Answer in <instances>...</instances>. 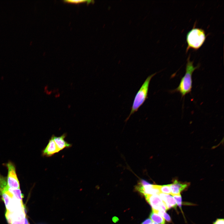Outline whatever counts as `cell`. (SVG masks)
<instances>
[{
  "label": "cell",
  "mask_w": 224,
  "mask_h": 224,
  "mask_svg": "<svg viewBox=\"0 0 224 224\" xmlns=\"http://www.w3.org/2000/svg\"><path fill=\"white\" fill-rule=\"evenodd\" d=\"M144 196L147 201L152 207V211H166L168 210L165 204L158 195H146Z\"/></svg>",
  "instance_id": "obj_6"
},
{
  "label": "cell",
  "mask_w": 224,
  "mask_h": 224,
  "mask_svg": "<svg viewBox=\"0 0 224 224\" xmlns=\"http://www.w3.org/2000/svg\"><path fill=\"white\" fill-rule=\"evenodd\" d=\"M59 152L52 136L49 139L47 145L42 151V154L43 156L49 157Z\"/></svg>",
  "instance_id": "obj_8"
},
{
  "label": "cell",
  "mask_w": 224,
  "mask_h": 224,
  "mask_svg": "<svg viewBox=\"0 0 224 224\" xmlns=\"http://www.w3.org/2000/svg\"><path fill=\"white\" fill-rule=\"evenodd\" d=\"M5 216L9 224H24L26 217L24 207L12 212L6 211Z\"/></svg>",
  "instance_id": "obj_5"
},
{
  "label": "cell",
  "mask_w": 224,
  "mask_h": 224,
  "mask_svg": "<svg viewBox=\"0 0 224 224\" xmlns=\"http://www.w3.org/2000/svg\"><path fill=\"white\" fill-rule=\"evenodd\" d=\"M195 24L196 22L186 35V53L190 49L196 50L198 49L203 44L206 38L205 30L201 28L196 27Z\"/></svg>",
  "instance_id": "obj_2"
},
{
  "label": "cell",
  "mask_w": 224,
  "mask_h": 224,
  "mask_svg": "<svg viewBox=\"0 0 224 224\" xmlns=\"http://www.w3.org/2000/svg\"><path fill=\"white\" fill-rule=\"evenodd\" d=\"M189 185V183H183L175 180L173 183L169 184L170 187L172 195H178L186 189Z\"/></svg>",
  "instance_id": "obj_10"
},
{
  "label": "cell",
  "mask_w": 224,
  "mask_h": 224,
  "mask_svg": "<svg viewBox=\"0 0 224 224\" xmlns=\"http://www.w3.org/2000/svg\"><path fill=\"white\" fill-rule=\"evenodd\" d=\"M159 189L161 193L166 194H171L169 184L159 185Z\"/></svg>",
  "instance_id": "obj_14"
},
{
  "label": "cell",
  "mask_w": 224,
  "mask_h": 224,
  "mask_svg": "<svg viewBox=\"0 0 224 224\" xmlns=\"http://www.w3.org/2000/svg\"><path fill=\"white\" fill-rule=\"evenodd\" d=\"M159 195L168 210L172 208L176 209L177 205L172 196L162 193H160Z\"/></svg>",
  "instance_id": "obj_11"
},
{
  "label": "cell",
  "mask_w": 224,
  "mask_h": 224,
  "mask_svg": "<svg viewBox=\"0 0 224 224\" xmlns=\"http://www.w3.org/2000/svg\"><path fill=\"white\" fill-rule=\"evenodd\" d=\"M8 189L15 198L19 201L22 202L23 196L20 189H12L9 188Z\"/></svg>",
  "instance_id": "obj_13"
},
{
  "label": "cell",
  "mask_w": 224,
  "mask_h": 224,
  "mask_svg": "<svg viewBox=\"0 0 224 224\" xmlns=\"http://www.w3.org/2000/svg\"></svg>",
  "instance_id": "obj_21"
},
{
  "label": "cell",
  "mask_w": 224,
  "mask_h": 224,
  "mask_svg": "<svg viewBox=\"0 0 224 224\" xmlns=\"http://www.w3.org/2000/svg\"><path fill=\"white\" fill-rule=\"evenodd\" d=\"M135 189L144 195H146L159 194L161 193L159 189V185L150 184L142 185L138 183L135 187Z\"/></svg>",
  "instance_id": "obj_7"
},
{
  "label": "cell",
  "mask_w": 224,
  "mask_h": 224,
  "mask_svg": "<svg viewBox=\"0 0 224 224\" xmlns=\"http://www.w3.org/2000/svg\"><path fill=\"white\" fill-rule=\"evenodd\" d=\"M173 196L177 205L179 206L180 209H181L182 198L181 195L180 194L178 195H173Z\"/></svg>",
  "instance_id": "obj_16"
},
{
  "label": "cell",
  "mask_w": 224,
  "mask_h": 224,
  "mask_svg": "<svg viewBox=\"0 0 224 224\" xmlns=\"http://www.w3.org/2000/svg\"><path fill=\"white\" fill-rule=\"evenodd\" d=\"M150 217L152 221L159 224H164L165 220L157 213L152 211L150 215Z\"/></svg>",
  "instance_id": "obj_12"
},
{
  "label": "cell",
  "mask_w": 224,
  "mask_h": 224,
  "mask_svg": "<svg viewBox=\"0 0 224 224\" xmlns=\"http://www.w3.org/2000/svg\"><path fill=\"white\" fill-rule=\"evenodd\" d=\"M65 2H70V3H79L82 2H88V3H90L91 2H92V1L91 0H66L65 1Z\"/></svg>",
  "instance_id": "obj_17"
},
{
  "label": "cell",
  "mask_w": 224,
  "mask_h": 224,
  "mask_svg": "<svg viewBox=\"0 0 224 224\" xmlns=\"http://www.w3.org/2000/svg\"><path fill=\"white\" fill-rule=\"evenodd\" d=\"M6 166L8 170L7 179L8 186L12 189H20V183L15 165L12 162H9Z\"/></svg>",
  "instance_id": "obj_4"
},
{
  "label": "cell",
  "mask_w": 224,
  "mask_h": 224,
  "mask_svg": "<svg viewBox=\"0 0 224 224\" xmlns=\"http://www.w3.org/2000/svg\"><path fill=\"white\" fill-rule=\"evenodd\" d=\"M213 224H224L223 219H217L214 222Z\"/></svg>",
  "instance_id": "obj_19"
},
{
  "label": "cell",
  "mask_w": 224,
  "mask_h": 224,
  "mask_svg": "<svg viewBox=\"0 0 224 224\" xmlns=\"http://www.w3.org/2000/svg\"><path fill=\"white\" fill-rule=\"evenodd\" d=\"M190 54L187 58L185 74L181 78L178 86L172 91V92H179L182 97L191 91L192 74L194 71L198 68L200 66V65L198 64L197 66L194 67L193 65L194 61H190Z\"/></svg>",
  "instance_id": "obj_1"
},
{
  "label": "cell",
  "mask_w": 224,
  "mask_h": 224,
  "mask_svg": "<svg viewBox=\"0 0 224 224\" xmlns=\"http://www.w3.org/2000/svg\"><path fill=\"white\" fill-rule=\"evenodd\" d=\"M155 212L158 214L159 215L161 216L162 217H163L164 219L166 220V221H167L168 222H170L171 221V219L170 218V216L166 212V211H156V212Z\"/></svg>",
  "instance_id": "obj_15"
},
{
  "label": "cell",
  "mask_w": 224,
  "mask_h": 224,
  "mask_svg": "<svg viewBox=\"0 0 224 224\" xmlns=\"http://www.w3.org/2000/svg\"><path fill=\"white\" fill-rule=\"evenodd\" d=\"M141 224H154V222L150 219L148 218L146 219Z\"/></svg>",
  "instance_id": "obj_18"
},
{
  "label": "cell",
  "mask_w": 224,
  "mask_h": 224,
  "mask_svg": "<svg viewBox=\"0 0 224 224\" xmlns=\"http://www.w3.org/2000/svg\"><path fill=\"white\" fill-rule=\"evenodd\" d=\"M156 73V72L149 76L137 92L134 97L130 113L126 118V121L129 119L131 115L138 111L148 98L149 86L151 80Z\"/></svg>",
  "instance_id": "obj_3"
},
{
  "label": "cell",
  "mask_w": 224,
  "mask_h": 224,
  "mask_svg": "<svg viewBox=\"0 0 224 224\" xmlns=\"http://www.w3.org/2000/svg\"><path fill=\"white\" fill-rule=\"evenodd\" d=\"M24 224H29L28 220L26 217L25 222Z\"/></svg>",
  "instance_id": "obj_20"
},
{
  "label": "cell",
  "mask_w": 224,
  "mask_h": 224,
  "mask_svg": "<svg viewBox=\"0 0 224 224\" xmlns=\"http://www.w3.org/2000/svg\"><path fill=\"white\" fill-rule=\"evenodd\" d=\"M52 136L59 152L65 148H69L72 146L71 144L68 143L65 140L67 136L66 133H64L59 137L54 135Z\"/></svg>",
  "instance_id": "obj_9"
}]
</instances>
